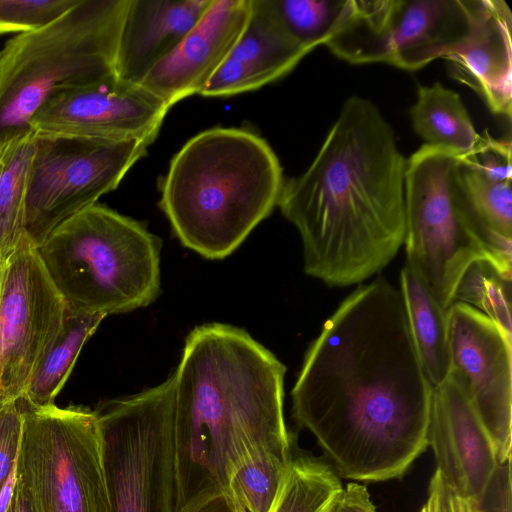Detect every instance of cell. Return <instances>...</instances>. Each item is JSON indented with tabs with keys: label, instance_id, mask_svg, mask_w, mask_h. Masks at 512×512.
Wrapping results in <instances>:
<instances>
[{
	"label": "cell",
	"instance_id": "1",
	"mask_svg": "<svg viewBox=\"0 0 512 512\" xmlns=\"http://www.w3.org/2000/svg\"><path fill=\"white\" fill-rule=\"evenodd\" d=\"M433 387L400 290L378 277L324 323L291 391L293 416L347 479L401 478L428 447Z\"/></svg>",
	"mask_w": 512,
	"mask_h": 512
},
{
	"label": "cell",
	"instance_id": "2",
	"mask_svg": "<svg viewBox=\"0 0 512 512\" xmlns=\"http://www.w3.org/2000/svg\"><path fill=\"white\" fill-rule=\"evenodd\" d=\"M406 161L377 106L348 98L307 170L285 180L278 202L299 232L308 275L343 287L389 264L404 241Z\"/></svg>",
	"mask_w": 512,
	"mask_h": 512
},
{
	"label": "cell",
	"instance_id": "3",
	"mask_svg": "<svg viewBox=\"0 0 512 512\" xmlns=\"http://www.w3.org/2000/svg\"><path fill=\"white\" fill-rule=\"evenodd\" d=\"M283 363L222 323L187 336L174 377L177 512L227 492L232 472L264 451L292 456Z\"/></svg>",
	"mask_w": 512,
	"mask_h": 512
},
{
	"label": "cell",
	"instance_id": "4",
	"mask_svg": "<svg viewBox=\"0 0 512 512\" xmlns=\"http://www.w3.org/2000/svg\"><path fill=\"white\" fill-rule=\"evenodd\" d=\"M284 182L278 157L259 134L214 127L174 155L159 204L185 247L223 259L278 206Z\"/></svg>",
	"mask_w": 512,
	"mask_h": 512
},
{
	"label": "cell",
	"instance_id": "5",
	"mask_svg": "<svg viewBox=\"0 0 512 512\" xmlns=\"http://www.w3.org/2000/svg\"><path fill=\"white\" fill-rule=\"evenodd\" d=\"M161 246L144 224L97 202L58 226L37 253L69 311L105 317L158 297Z\"/></svg>",
	"mask_w": 512,
	"mask_h": 512
},
{
	"label": "cell",
	"instance_id": "6",
	"mask_svg": "<svg viewBox=\"0 0 512 512\" xmlns=\"http://www.w3.org/2000/svg\"><path fill=\"white\" fill-rule=\"evenodd\" d=\"M129 0H79L50 24L9 39L0 51V147L31 132L54 94L116 76Z\"/></svg>",
	"mask_w": 512,
	"mask_h": 512
},
{
	"label": "cell",
	"instance_id": "7",
	"mask_svg": "<svg viewBox=\"0 0 512 512\" xmlns=\"http://www.w3.org/2000/svg\"><path fill=\"white\" fill-rule=\"evenodd\" d=\"M458 155L423 144L407 159L404 175L406 264L446 309L453 303L461 274L473 260H497L458 186Z\"/></svg>",
	"mask_w": 512,
	"mask_h": 512
},
{
	"label": "cell",
	"instance_id": "8",
	"mask_svg": "<svg viewBox=\"0 0 512 512\" xmlns=\"http://www.w3.org/2000/svg\"><path fill=\"white\" fill-rule=\"evenodd\" d=\"M95 413L111 512H177L173 374Z\"/></svg>",
	"mask_w": 512,
	"mask_h": 512
},
{
	"label": "cell",
	"instance_id": "9",
	"mask_svg": "<svg viewBox=\"0 0 512 512\" xmlns=\"http://www.w3.org/2000/svg\"><path fill=\"white\" fill-rule=\"evenodd\" d=\"M21 400L16 473L34 512H111L95 411Z\"/></svg>",
	"mask_w": 512,
	"mask_h": 512
},
{
	"label": "cell",
	"instance_id": "10",
	"mask_svg": "<svg viewBox=\"0 0 512 512\" xmlns=\"http://www.w3.org/2000/svg\"><path fill=\"white\" fill-rule=\"evenodd\" d=\"M482 4L483 0H349L325 46L352 64L384 62L416 70L462 46Z\"/></svg>",
	"mask_w": 512,
	"mask_h": 512
},
{
	"label": "cell",
	"instance_id": "11",
	"mask_svg": "<svg viewBox=\"0 0 512 512\" xmlns=\"http://www.w3.org/2000/svg\"><path fill=\"white\" fill-rule=\"evenodd\" d=\"M34 134L25 233L36 248L62 223L115 190L149 147L138 140Z\"/></svg>",
	"mask_w": 512,
	"mask_h": 512
},
{
	"label": "cell",
	"instance_id": "12",
	"mask_svg": "<svg viewBox=\"0 0 512 512\" xmlns=\"http://www.w3.org/2000/svg\"><path fill=\"white\" fill-rule=\"evenodd\" d=\"M2 261L0 403L21 399L41 357L59 334L65 303L25 237Z\"/></svg>",
	"mask_w": 512,
	"mask_h": 512
},
{
	"label": "cell",
	"instance_id": "13",
	"mask_svg": "<svg viewBox=\"0 0 512 512\" xmlns=\"http://www.w3.org/2000/svg\"><path fill=\"white\" fill-rule=\"evenodd\" d=\"M447 316L449 377L486 430L498 463H505L512 448V338L465 303L453 302Z\"/></svg>",
	"mask_w": 512,
	"mask_h": 512
},
{
	"label": "cell",
	"instance_id": "14",
	"mask_svg": "<svg viewBox=\"0 0 512 512\" xmlns=\"http://www.w3.org/2000/svg\"><path fill=\"white\" fill-rule=\"evenodd\" d=\"M168 110L165 102L140 84L115 76L54 94L34 114L30 128L35 133L151 145Z\"/></svg>",
	"mask_w": 512,
	"mask_h": 512
},
{
	"label": "cell",
	"instance_id": "15",
	"mask_svg": "<svg viewBox=\"0 0 512 512\" xmlns=\"http://www.w3.org/2000/svg\"><path fill=\"white\" fill-rule=\"evenodd\" d=\"M252 0H211L176 48L140 85L170 108L199 94L222 65L249 18Z\"/></svg>",
	"mask_w": 512,
	"mask_h": 512
},
{
	"label": "cell",
	"instance_id": "16",
	"mask_svg": "<svg viewBox=\"0 0 512 512\" xmlns=\"http://www.w3.org/2000/svg\"><path fill=\"white\" fill-rule=\"evenodd\" d=\"M429 445L447 485L479 503L499 463L486 430L450 377L433 388Z\"/></svg>",
	"mask_w": 512,
	"mask_h": 512
},
{
	"label": "cell",
	"instance_id": "17",
	"mask_svg": "<svg viewBox=\"0 0 512 512\" xmlns=\"http://www.w3.org/2000/svg\"><path fill=\"white\" fill-rule=\"evenodd\" d=\"M308 53L280 23L270 0H252L245 27L200 95L227 97L259 89L290 73Z\"/></svg>",
	"mask_w": 512,
	"mask_h": 512
},
{
	"label": "cell",
	"instance_id": "18",
	"mask_svg": "<svg viewBox=\"0 0 512 512\" xmlns=\"http://www.w3.org/2000/svg\"><path fill=\"white\" fill-rule=\"evenodd\" d=\"M511 142L487 131L458 155L456 180L465 203L494 257L512 267Z\"/></svg>",
	"mask_w": 512,
	"mask_h": 512
},
{
	"label": "cell",
	"instance_id": "19",
	"mask_svg": "<svg viewBox=\"0 0 512 512\" xmlns=\"http://www.w3.org/2000/svg\"><path fill=\"white\" fill-rule=\"evenodd\" d=\"M512 13L503 0H483L467 41L445 57L450 74L478 93L489 110L511 120Z\"/></svg>",
	"mask_w": 512,
	"mask_h": 512
},
{
	"label": "cell",
	"instance_id": "20",
	"mask_svg": "<svg viewBox=\"0 0 512 512\" xmlns=\"http://www.w3.org/2000/svg\"><path fill=\"white\" fill-rule=\"evenodd\" d=\"M211 0H129L117 57L118 79L140 84L181 42Z\"/></svg>",
	"mask_w": 512,
	"mask_h": 512
},
{
	"label": "cell",
	"instance_id": "21",
	"mask_svg": "<svg viewBox=\"0 0 512 512\" xmlns=\"http://www.w3.org/2000/svg\"><path fill=\"white\" fill-rule=\"evenodd\" d=\"M400 287L416 353L427 380L436 388L450 374L447 309L407 264L400 273Z\"/></svg>",
	"mask_w": 512,
	"mask_h": 512
},
{
	"label": "cell",
	"instance_id": "22",
	"mask_svg": "<svg viewBox=\"0 0 512 512\" xmlns=\"http://www.w3.org/2000/svg\"><path fill=\"white\" fill-rule=\"evenodd\" d=\"M410 117L414 131L424 144L462 154L480 139L460 95L439 82L418 88Z\"/></svg>",
	"mask_w": 512,
	"mask_h": 512
},
{
	"label": "cell",
	"instance_id": "23",
	"mask_svg": "<svg viewBox=\"0 0 512 512\" xmlns=\"http://www.w3.org/2000/svg\"><path fill=\"white\" fill-rule=\"evenodd\" d=\"M103 318L102 315L74 313L66 308L63 326L38 362L21 399L35 408L53 405L83 345Z\"/></svg>",
	"mask_w": 512,
	"mask_h": 512
},
{
	"label": "cell",
	"instance_id": "24",
	"mask_svg": "<svg viewBox=\"0 0 512 512\" xmlns=\"http://www.w3.org/2000/svg\"><path fill=\"white\" fill-rule=\"evenodd\" d=\"M34 132L19 135L0 147V259L27 237L25 201Z\"/></svg>",
	"mask_w": 512,
	"mask_h": 512
},
{
	"label": "cell",
	"instance_id": "25",
	"mask_svg": "<svg viewBox=\"0 0 512 512\" xmlns=\"http://www.w3.org/2000/svg\"><path fill=\"white\" fill-rule=\"evenodd\" d=\"M512 268L493 258L473 260L461 274L453 302L465 303L486 315L512 338Z\"/></svg>",
	"mask_w": 512,
	"mask_h": 512
},
{
	"label": "cell",
	"instance_id": "26",
	"mask_svg": "<svg viewBox=\"0 0 512 512\" xmlns=\"http://www.w3.org/2000/svg\"><path fill=\"white\" fill-rule=\"evenodd\" d=\"M292 460L272 451L254 454L232 472L227 492L242 512H272Z\"/></svg>",
	"mask_w": 512,
	"mask_h": 512
},
{
	"label": "cell",
	"instance_id": "27",
	"mask_svg": "<svg viewBox=\"0 0 512 512\" xmlns=\"http://www.w3.org/2000/svg\"><path fill=\"white\" fill-rule=\"evenodd\" d=\"M341 488L329 465L306 456L293 458L272 512H323Z\"/></svg>",
	"mask_w": 512,
	"mask_h": 512
},
{
	"label": "cell",
	"instance_id": "28",
	"mask_svg": "<svg viewBox=\"0 0 512 512\" xmlns=\"http://www.w3.org/2000/svg\"><path fill=\"white\" fill-rule=\"evenodd\" d=\"M286 31L308 52L325 45L344 17L349 0H270Z\"/></svg>",
	"mask_w": 512,
	"mask_h": 512
},
{
	"label": "cell",
	"instance_id": "29",
	"mask_svg": "<svg viewBox=\"0 0 512 512\" xmlns=\"http://www.w3.org/2000/svg\"><path fill=\"white\" fill-rule=\"evenodd\" d=\"M79 0H0V35L38 30L74 7Z\"/></svg>",
	"mask_w": 512,
	"mask_h": 512
},
{
	"label": "cell",
	"instance_id": "30",
	"mask_svg": "<svg viewBox=\"0 0 512 512\" xmlns=\"http://www.w3.org/2000/svg\"><path fill=\"white\" fill-rule=\"evenodd\" d=\"M22 425V400L0 403V493L17 466Z\"/></svg>",
	"mask_w": 512,
	"mask_h": 512
},
{
	"label": "cell",
	"instance_id": "31",
	"mask_svg": "<svg viewBox=\"0 0 512 512\" xmlns=\"http://www.w3.org/2000/svg\"><path fill=\"white\" fill-rule=\"evenodd\" d=\"M478 505L481 512H512L511 459L497 466Z\"/></svg>",
	"mask_w": 512,
	"mask_h": 512
},
{
	"label": "cell",
	"instance_id": "32",
	"mask_svg": "<svg viewBox=\"0 0 512 512\" xmlns=\"http://www.w3.org/2000/svg\"><path fill=\"white\" fill-rule=\"evenodd\" d=\"M323 512H378L365 485L350 482L330 500Z\"/></svg>",
	"mask_w": 512,
	"mask_h": 512
},
{
	"label": "cell",
	"instance_id": "33",
	"mask_svg": "<svg viewBox=\"0 0 512 512\" xmlns=\"http://www.w3.org/2000/svg\"><path fill=\"white\" fill-rule=\"evenodd\" d=\"M448 486L442 476L435 471L428 489V497L421 512H448L447 506Z\"/></svg>",
	"mask_w": 512,
	"mask_h": 512
},
{
	"label": "cell",
	"instance_id": "34",
	"mask_svg": "<svg viewBox=\"0 0 512 512\" xmlns=\"http://www.w3.org/2000/svg\"><path fill=\"white\" fill-rule=\"evenodd\" d=\"M182 512H242L228 492L205 498Z\"/></svg>",
	"mask_w": 512,
	"mask_h": 512
},
{
	"label": "cell",
	"instance_id": "35",
	"mask_svg": "<svg viewBox=\"0 0 512 512\" xmlns=\"http://www.w3.org/2000/svg\"><path fill=\"white\" fill-rule=\"evenodd\" d=\"M5 512H34L28 492L17 473L12 496Z\"/></svg>",
	"mask_w": 512,
	"mask_h": 512
},
{
	"label": "cell",
	"instance_id": "36",
	"mask_svg": "<svg viewBox=\"0 0 512 512\" xmlns=\"http://www.w3.org/2000/svg\"><path fill=\"white\" fill-rule=\"evenodd\" d=\"M2 261L0 259V279H1Z\"/></svg>",
	"mask_w": 512,
	"mask_h": 512
}]
</instances>
